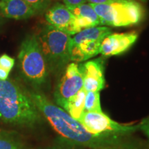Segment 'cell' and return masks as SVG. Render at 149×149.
Masks as SVG:
<instances>
[{"label": "cell", "mask_w": 149, "mask_h": 149, "mask_svg": "<svg viewBox=\"0 0 149 149\" xmlns=\"http://www.w3.org/2000/svg\"><path fill=\"white\" fill-rule=\"evenodd\" d=\"M30 95L42 115L44 116L54 130L70 143L89 149H140L138 144L128 141L126 135L115 134H93L86 130L77 120L46 97L36 91Z\"/></svg>", "instance_id": "1"}, {"label": "cell", "mask_w": 149, "mask_h": 149, "mask_svg": "<svg viewBox=\"0 0 149 149\" xmlns=\"http://www.w3.org/2000/svg\"><path fill=\"white\" fill-rule=\"evenodd\" d=\"M41 116L29 93L12 80H0V120L29 127L38 124Z\"/></svg>", "instance_id": "2"}, {"label": "cell", "mask_w": 149, "mask_h": 149, "mask_svg": "<svg viewBox=\"0 0 149 149\" xmlns=\"http://www.w3.org/2000/svg\"><path fill=\"white\" fill-rule=\"evenodd\" d=\"M48 70L57 71L70 61L72 38L50 24L44 26L37 35Z\"/></svg>", "instance_id": "3"}, {"label": "cell", "mask_w": 149, "mask_h": 149, "mask_svg": "<svg viewBox=\"0 0 149 149\" xmlns=\"http://www.w3.org/2000/svg\"><path fill=\"white\" fill-rule=\"evenodd\" d=\"M19 65L23 77L35 86L47 81L48 70L36 35H30L22 42L18 55Z\"/></svg>", "instance_id": "4"}, {"label": "cell", "mask_w": 149, "mask_h": 149, "mask_svg": "<svg viewBox=\"0 0 149 149\" xmlns=\"http://www.w3.org/2000/svg\"><path fill=\"white\" fill-rule=\"evenodd\" d=\"M86 130L93 134H115L128 135L139 130V124L126 125L119 124L108 115L99 112L84 111L78 120Z\"/></svg>", "instance_id": "5"}, {"label": "cell", "mask_w": 149, "mask_h": 149, "mask_svg": "<svg viewBox=\"0 0 149 149\" xmlns=\"http://www.w3.org/2000/svg\"><path fill=\"white\" fill-rule=\"evenodd\" d=\"M83 88V77L79 65L72 62L68 64L64 73L57 84L54 98L56 104L65 111L72 96Z\"/></svg>", "instance_id": "6"}, {"label": "cell", "mask_w": 149, "mask_h": 149, "mask_svg": "<svg viewBox=\"0 0 149 149\" xmlns=\"http://www.w3.org/2000/svg\"><path fill=\"white\" fill-rule=\"evenodd\" d=\"M128 0H115L104 4H90L100 20V25L114 27L132 25L127 6Z\"/></svg>", "instance_id": "7"}, {"label": "cell", "mask_w": 149, "mask_h": 149, "mask_svg": "<svg viewBox=\"0 0 149 149\" xmlns=\"http://www.w3.org/2000/svg\"><path fill=\"white\" fill-rule=\"evenodd\" d=\"M45 18L48 24L66 34L74 35L81 31L75 16L62 3H57L46 11Z\"/></svg>", "instance_id": "8"}, {"label": "cell", "mask_w": 149, "mask_h": 149, "mask_svg": "<svg viewBox=\"0 0 149 149\" xmlns=\"http://www.w3.org/2000/svg\"><path fill=\"white\" fill-rule=\"evenodd\" d=\"M83 77V88L86 92H100L104 88V65L101 58L79 65Z\"/></svg>", "instance_id": "9"}, {"label": "cell", "mask_w": 149, "mask_h": 149, "mask_svg": "<svg viewBox=\"0 0 149 149\" xmlns=\"http://www.w3.org/2000/svg\"><path fill=\"white\" fill-rule=\"evenodd\" d=\"M137 38L135 32L111 33L102 41L100 53L105 57L120 55L131 47Z\"/></svg>", "instance_id": "10"}, {"label": "cell", "mask_w": 149, "mask_h": 149, "mask_svg": "<svg viewBox=\"0 0 149 149\" xmlns=\"http://www.w3.org/2000/svg\"><path fill=\"white\" fill-rule=\"evenodd\" d=\"M0 11L6 17L17 20L26 19L37 14L24 0H1Z\"/></svg>", "instance_id": "11"}, {"label": "cell", "mask_w": 149, "mask_h": 149, "mask_svg": "<svg viewBox=\"0 0 149 149\" xmlns=\"http://www.w3.org/2000/svg\"><path fill=\"white\" fill-rule=\"evenodd\" d=\"M68 8L75 16L81 30L100 25V18L90 3H84Z\"/></svg>", "instance_id": "12"}, {"label": "cell", "mask_w": 149, "mask_h": 149, "mask_svg": "<svg viewBox=\"0 0 149 149\" xmlns=\"http://www.w3.org/2000/svg\"><path fill=\"white\" fill-rule=\"evenodd\" d=\"M103 40L87 41L78 45H72L70 51V61H83L97 55L100 53Z\"/></svg>", "instance_id": "13"}, {"label": "cell", "mask_w": 149, "mask_h": 149, "mask_svg": "<svg viewBox=\"0 0 149 149\" xmlns=\"http://www.w3.org/2000/svg\"><path fill=\"white\" fill-rule=\"evenodd\" d=\"M112 31L109 27L94 26L81 30L74 35L72 38V44L78 45L87 41L103 40L106 37L111 34Z\"/></svg>", "instance_id": "14"}, {"label": "cell", "mask_w": 149, "mask_h": 149, "mask_svg": "<svg viewBox=\"0 0 149 149\" xmlns=\"http://www.w3.org/2000/svg\"><path fill=\"white\" fill-rule=\"evenodd\" d=\"M86 93L84 88H81L77 94L70 99L65 109V111L77 121L85 111V99Z\"/></svg>", "instance_id": "15"}, {"label": "cell", "mask_w": 149, "mask_h": 149, "mask_svg": "<svg viewBox=\"0 0 149 149\" xmlns=\"http://www.w3.org/2000/svg\"><path fill=\"white\" fill-rule=\"evenodd\" d=\"M0 149H28V147L15 132L0 130Z\"/></svg>", "instance_id": "16"}, {"label": "cell", "mask_w": 149, "mask_h": 149, "mask_svg": "<svg viewBox=\"0 0 149 149\" xmlns=\"http://www.w3.org/2000/svg\"><path fill=\"white\" fill-rule=\"evenodd\" d=\"M85 111L102 113L100 92L89 91L86 93L85 99Z\"/></svg>", "instance_id": "17"}, {"label": "cell", "mask_w": 149, "mask_h": 149, "mask_svg": "<svg viewBox=\"0 0 149 149\" xmlns=\"http://www.w3.org/2000/svg\"><path fill=\"white\" fill-rule=\"evenodd\" d=\"M42 149H87L84 147H81L74 145L70 141L66 140V139L59 137L56 140L55 143L53 144L48 146ZM105 149H113V148H105Z\"/></svg>", "instance_id": "18"}, {"label": "cell", "mask_w": 149, "mask_h": 149, "mask_svg": "<svg viewBox=\"0 0 149 149\" xmlns=\"http://www.w3.org/2000/svg\"><path fill=\"white\" fill-rule=\"evenodd\" d=\"M34 10L36 13H42L51 4V0H24Z\"/></svg>", "instance_id": "19"}, {"label": "cell", "mask_w": 149, "mask_h": 149, "mask_svg": "<svg viewBox=\"0 0 149 149\" xmlns=\"http://www.w3.org/2000/svg\"><path fill=\"white\" fill-rule=\"evenodd\" d=\"M15 65V59L6 54L0 56V67L10 72Z\"/></svg>", "instance_id": "20"}, {"label": "cell", "mask_w": 149, "mask_h": 149, "mask_svg": "<svg viewBox=\"0 0 149 149\" xmlns=\"http://www.w3.org/2000/svg\"><path fill=\"white\" fill-rule=\"evenodd\" d=\"M139 130H141L149 139V116L145 117L139 123Z\"/></svg>", "instance_id": "21"}, {"label": "cell", "mask_w": 149, "mask_h": 149, "mask_svg": "<svg viewBox=\"0 0 149 149\" xmlns=\"http://www.w3.org/2000/svg\"><path fill=\"white\" fill-rule=\"evenodd\" d=\"M65 6L68 8L77 6L84 4L86 3V0H63Z\"/></svg>", "instance_id": "22"}, {"label": "cell", "mask_w": 149, "mask_h": 149, "mask_svg": "<svg viewBox=\"0 0 149 149\" xmlns=\"http://www.w3.org/2000/svg\"><path fill=\"white\" fill-rule=\"evenodd\" d=\"M115 1V0H86V1L91 4H104L112 3Z\"/></svg>", "instance_id": "23"}, {"label": "cell", "mask_w": 149, "mask_h": 149, "mask_svg": "<svg viewBox=\"0 0 149 149\" xmlns=\"http://www.w3.org/2000/svg\"><path fill=\"white\" fill-rule=\"evenodd\" d=\"M9 72L0 67V80H6L8 77Z\"/></svg>", "instance_id": "24"}]
</instances>
